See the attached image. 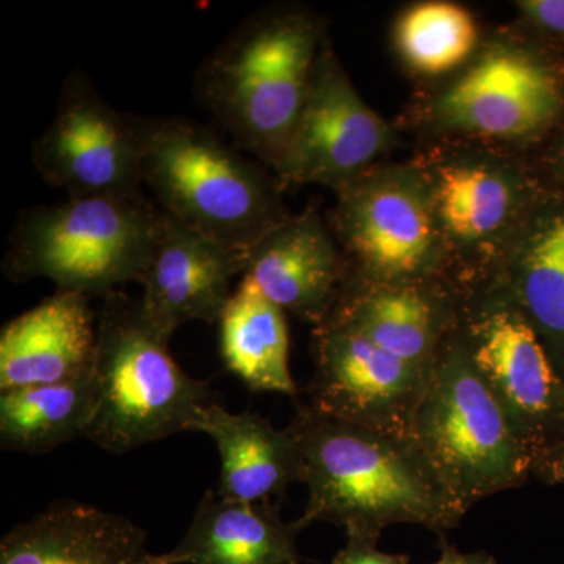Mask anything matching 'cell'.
I'll list each match as a JSON object with an SVG mask.
<instances>
[{
  "instance_id": "24",
  "label": "cell",
  "mask_w": 564,
  "mask_h": 564,
  "mask_svg": "<svg viewBox=\"0 0 564 564\" xmlns=\"http://www.w3.org/2000/svg\"><path fill=\"white\" fill-rule=\"evenodd\" d=\"M477 43V22L469 10L456 3H417L397 22V51L422 76H444L462 68Z\"/></svg>"
},
{
  "instance_id": "16",
  "label": "cell",
  "mask_w": 564,
  "mask_h": 564,
  "mask_svg": "<svg viewBox=\"0 0 564 564\" xmlns=\"http://www.w3.org/2000/svg\"><path fill=\"white\" fill-rule=\"evenodd\" d=\"M96 314L90 299L57 291L0 333V392L55 384L90 373Z\"/></svg>"
},
{
  "instance_id": "4",
  "label": "cell",
  "mask_w": 564,
  "mask_h": 564,
  "mask_svg": "<svg viewBox=\"0 0 564 564\" xmlns=\"http://www.w3.org/2000/svg\"><path fill=\"white\" fill-rule=\"evenodd\" d=\"M169 344L148 321L140 299L118 291L104 296L91 369L96 406L85 437L122 455L193 432L214 393L181 369Z\"/></svg>"
},
{
  "instance_id": "6",
  "label": "cell",
  "mask_w": 564,
  "mask_h": 564,
  "mask_svg": "<svg viewBox=\"0 0 564 564\" xmlns=\"http://www.w3.org/2000/svg\"><path fill=\"white\" fill-rule=\"evenodd\" d=\"M161 207L144 195L90 196L25 212L10 237L3 272L46 278L58 291L104 296L139 282L150 262Z\"/></svg>"
},
{
  "instance_id": "5",
  "label": "cell",
  "mask_w": 564,
  "mask_h": 564,
  "mask_svg": "<svg viewBox=\"0 0 564 564\" xmlns=\"http://www.w3.org/2000/svg\"><path fill=\"white\" fill-rule=\"evenodd\" d=\"M410 437L466 514L532 478L533 456L475 369L458 329L430 370Z\"/></svg>"
},
{
  "instance_id": "19",
  "label": "cell",
  "mask_w": 564,
  "mask_h": 564,
  "mask_svg": "<svg viewBox=\"0 0 564 564\" xmlns=\"http://www.w3.org/2000/svg\"><path fill=\"white\" fill-rule=\"evenodd\" d=\"M193 432L210 436L221 459L218 494L237 502L281 500L292 484H302L303 462L291 430H276L254 413H229L217 402L199 413Z\"/></svg>"
},
{
  "instance_id": "7",
  "label": "cell",
  "mask_w": 564,
  "mask_h": 564,
  "mask_svg": "<svg viewBox=\"0 0 564 564\" xmlns=\"http://www.w3.org/2000/svg\"><path fill=\"white\" fill-rule=\"evenodd\" d=\"M458 332L534 464L562 445L564 375L516 304L489 285L463 293Z\"/></svg>"
},
{
  "instance_id": "20",
  "label": "cell",
  "mask_w": 564,
  "mask_h": 564,
  "mask_svg": "<svg viewBox=\"0 0 564 564\" xmlns=\"http://www.w3.org/2000/svg\"><path fill=\"white\" fill-rule=\"evenodd\" d=\"M425 176L441 234L469 250L499 239L522 210L521 182L497 163L458 159Z\"/></svg>"
},
{
  "instance_id": "23",
  "label": "cell",
  "mask_w": 564,
  "mask_h": 564,
  "mask_svg": "<svg viewBox=\"0 0 564 564\" xmlns=\"http://www.w3.org/2000/svg\"><path fill=\"white\" fill-rule=\"evenodd\" d=\"M95 406L91 372L63 383L0 392V445L21 454H46L85 437Z\"/></svg>"
},
{
  "instance_id": "11",
  "label": "cell",
  "mask_w": 564,
  "mask_h": 564,
  "mask_svg": "<svg viewBox=\"0 0 564 564\" xmlns=\"http://www.w3.org/2000/svg\"><path fill=\"white\" fill-rule=\"evenodd\" d=\"M563 106L564 80L554 63L527 47L499 44L437 96L432 117L448 131L524 140L544 132Z\"/></svg>"
},
{
  "instance_id": "9",
  "label": "cell",
  "mask_w": 564,
  "mask_h": 564,
  "mask_svg": "<svg viewBox=\"0 0 564 564\" xmlns=\"http://www.w3.org/2000/svg\"><path fill=\"white\" fill-rule=\"evenodd\" d=\"M36 172L69 198L139 196V117L109 106L82 70L63 84L57 111L32 144Z\"/></svg>"
},
{
  "instance_id": "17",
  "label": "cell",
  "mask_w": 564,
  "mask_h": 564,
  "mask_svg": "<svg viewBox=\"0 0 564 564\" xmlns=\"http://www.w3.org/2000/svg\"><path fill=\"white\" fill-rule=\"evenodd\" d=\"M151 555L140 527L80 502L52 505L0 543V564H151Z\"/></svg>"
},
{
  "instance_id": "22",
  "label": "cell",
  "mask_w": 564,
  "mask_h": 564,
  "mask_svg": "<svg viewBox=\"0 0 564 564\" xmlns=\"http://www.w3.org/2000/svg\"><path fill=\"white\" fill-rule=\"evenodd\" d=\"M284 314L243 276L218 318L223 361L251 391L289 397L299 393L289 369Z\"/></svg>"
},
{
  "instance_id": "8",
  "label": "cell",
  "mask_w": 564,
  "mask_h": 564,
  "mask_svg": "<svg viewBox=\"0 0 564 564\" xmlns=\"http://www.w3.org/2000/svg\"><path fill=\"white\" fill-rule=\"evenodd\" d=\"M334 231L352 276L372 282L443 280V234L422 172L362 174L337 191Z\"/></svg>"
},
{
  "instance_id": "26",
  "label": "cell",
  "mask_w": 564,
  "mask_h": 564,
  "mask_svg": "<svg viewBox=\"0 0 564 564\" xmlns=\"http://www.w3.org/2000/svg\"><path fill=\"white\" fill-rule=\"evenodd\" d=\"M518 9L536 28L564 36V0H524Z\"/></svg>"
},
{
  "instance_id": "25",
  "label": "cell",
  "mask_w": 564,
  "mask_h": 564,
  "mask_svg": "<svg viewBox=\"0 0 564 564\" xmlns=\"http://www.w3.org/2000/svg\"><path fill=\"white\" fill-rule=\"evenodd\" d=\"M329 564H410V556L380 551L378 541L369 538L347 536Z\"/></svg>"
},
{
  "instance_id": "12",
  "label": "cell",
  "mask_w": 564,
  "mask_h": 564,
  "mask_svg": "<svg viewBox=\"0 0 564 564\" xmlns=\"http://www.w3.org/2000/svg\"><path fill=\"white\" fill-rule=\"evenodd\" d=\"M313 356L311 406L375 432L410 436L432 369L389 355L332 318L315 326Z\"/></svg>"
},
{
  "instance_id": "2",
  "label": "cell",
  "mask_w": 564,
  "mask_h": 564,
  "mask_svg": "<svg viewBox=\"0 0 564 564\" xmlns=\"http://www.w3.org/2000/svg\"><path fill=\"white\" fill-rule=\"evenodd\" d=\"M325 46L321 22L300 11L245 20L196 74V95L237 147L274 170L299 120Z\"/></svg>"
},
{
  "instance_id": "28",
  "label": "cell",
  "mask_w": 564,
  "mask_h": 564,
  "mask_svg": "<svg viewBox=\"0 0 564 564\" xmlns=\"http://www.w3.org/2000/svg\"><path fill=\"white\" fill-rule=\"evenodd\" d=\"M434 564H499L489 552H466L459 551L455 545L448 544L447 540L441 543V556Z\"/></svg>"
},
{
  "instance_id": "21",
  "label": "cell",
  "mask_w": 564,
  "mask_h": 564,
  "mask_svg": "<svg viewBox=\"0 0 564 564\" xmlns=\"http://www.w3.org/2000/svg\"><path fill=\"white\" fill-rule=\"evenodd\" d=\"M485 285L516 304L564 375V212L534 223Z\"/></svg>"
},
{
  "instance_id": "15",
  "label": "cell",
  "mask_w": 564,
  "mask_h": 564,
  "mask_svg": "<svg viewBox=\"0 0 564 564\" xmlns=\"http://www.w3.org/2000/svg\"><path fill=\"white\" fill-rule=\"evenodd\" d=\"M243 276L263 295L304 323L328 318L351 274L334 232L317 212L289 215L242 251Z\"/></svg>"
},
{
  "instance_id": "13",
  "label": "cell",
  "mask_w": 564,
  "mask_h": 564,
  "mask_svg": "<svg viewBox=\"0 0 564 564\" xmlns=\"http://www.w3.org/2000/svg\"><path fill=\"white\" fill-rule=\"evenodd\" d=\"M243 274L242 251L207 239L161 209L140 302L155 332L172 339L193 321L218 322Z\"/></svg>"
},
{
  "instance_id": "14",
  "label": "cell",
  "mask_w": 564,
  "mask_h": 564,
  "mask_svg": "<svg viewBox=\"0 0 564 564\" xmlns=\"http://www.w3.org/2000/svg\"><path fill=\"white\" fill-rule=\"evenodd\" d=\"M328 318L381 350L432 369L462 318V293L444 280L372 282L348 278Z\"/></svg>"
},
{
  "instance_id": "18",
  "label": "cell",
  "mask_w": 564,
  "mask_h": 564,
  "mask_svg": "<svg viewBox=\"0 0 564 564\" xmlns=\"http://www.w3.org/2000/svg\"><path fill=\"white\" fill-rule=\"evenodd\" d=\"M281 500L247 503L207 491L191 529L151 564H300L296 538L306 529L300 519L281 518Z\"/></svg>"
},
{
  "instance_id": "10",
  "label": "cell",
  "mask_w": 564,
  "mask_h": 564,
  "mask_svg": "<svg viewBox=\"0 0 564 564\" xmlns=\"http://www.w3.org/2000/svg\"><path fill=\"white\" fill-rule=\"evenodd\" d=\"M315 63L310 90L274 176L281 187H345L369 173L392 143L388 122L352 87L329 46Z\"/></svg>"
},
{
  "instance_id": "27",
  "label": "cell",
  "mask_w": 564,
  "mask_h": 564,
  "mask_svg": "<svg viewBox=\"0 0 564 564\" xmlns=\"http://www.w3.org/2000/svg\"><path fill=\"white\" fill-rule=\"evenodd\" d=\"M532 477L544 485H564V443L538 459Z\"/></svg>"
},
{
  "instance_id": "3",
  "label": "cell",
  "mask_w": 564,
  "mask_h": 564,
  "mask_svg": "<svg viewBox=\"0 0 564 564\" xmlns=\"http://www.w3.org/2000/svg\"><path fill=\"white\" fill-rule=\"evenodd\" d=\"M141 176L161 209L207 239L245 251L289 217L281 184L210 129L139 118Z\"/></svg>"
},
{
  "instance_id": "1",
  "label": "cell",
  "mask_w": 564,
  "mask_h": 564,
  "mask_svg": "<svg viewBox=\"0 0 564 564\" xmlns=\"http://www.w3.org/2000/svg\"><path fill=\"white\" fill-rule=\"evenodd\" d=\"M303 462L304 527L322 521L347 536L380 540L389 525L414 524L447 540L463 508L410 436L375 432L300 404L289 425Z\"/></svg>"
}]
</instances>
